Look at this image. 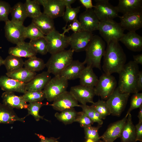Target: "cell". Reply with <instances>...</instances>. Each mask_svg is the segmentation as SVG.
I'll return each instance as SVG.
<instances>
[{
	"label": "cell",
	"mask_w": 142,
	"mask_h": 142,
	"mask_svg": "<svg viewBox=\"0 0 142 142\" xmlns=\"http://www.w3.org/2000/svg\"><path fill=\"white\" fill-rule=\"evenodd\" d=\"M127 117L125 116L122 119L110 124L104 133L100 136V139L105 142H113L120 138Z\"/></svg>",
	"instance_id": "obj_18"
},
{
	"label": "cell",
	"mask_w": 142,
	"mask_h": 142,
	"mask_svg": "<svg viewBox=\"0 0 142 142\" xmlns=\"http://www.w3.org/2000/svg\"><path fill=\"white\" fill-rule=\"evenodd\" d=\"M79 1L86 9H92L94 7V6L93 4L92 0H79Z\"/></svg>",
	"instance_id": "obj_51"
},
{
	"label": "cell",
	"mask_w": 142,
	"mask_h": 142,
	"mask_svg": "<svg viewBox=\"0 0 142 142\" xmlns=\"http://www.w3.org/2000/svg\"><path fill=\"white\" fill-rule=\"evenodd\" d=\"M85 64L84 61L81 62L78 60H73L62 71L60 75L68 80L79 78L85 67Z\"/></svg>",
	"instance_id": "obj_23"
},
{
	"label": "cell",
	"mask_w": 142,
	"mask_h": 142,
	"mask_svg": "<svg viewBox=\"0 0 142 142\" xmlns=\"http://www.w3.org/2000/svg\"><path fill=\"white\" fill-rule=\"evenodd\" d=\"M96 142H105L103 141V140H102L100 139Z\"/></svg>",
	"instance_id": "obj_56"
},
{
	"label": "cell",
	"mask_w": 142,
	"mask_h": 142,
	"mask_svg": "<svg viewBox=\"0 0 142 142\" xmlns=\"http://www.w3.org/2000/svg\"><path fill=\"white\" fill-rule=\"evenodd\" d=\"M119 23L125 30L135 31L142 27V12L123 15L119 16Z\"/></svg>",
	"instance_id": "obj_17"
},
{
	"label": "cell",
	"mask_w": 142,
	"mask_h": 142,
	"mask_svg": "<svg viewBox=\"0 0 142 142\" xmlns=\"http://www.w3.org/2000/svg\"><path fill=\"white\" fill-rule=\"evenodd\" d=\"M106 44L102 38L93 35L85 51L84 62L87 66L101 70V60L105 50Z\"/></svg>",
	"instance_id": "obj_3"
},
{
	"label": "cell",
	"mask_w": 142,
	"mask_h": 142,
	"mask_svg": "<svg viewBox=\"0 0 142 142\" xmlns=\"http://www.w3.org/2000/svg\"><path fill=\"white\" fill-rule=\"evenodd\" d=\"M142 105V93L138 92L134 94L131 97L130 106L125 116L127 117L132 110L139 108Z\"/></svg>",
	"instance_id": "obj_44"
},
{
	"label": "cell",
	"mask_w": 142,
	"mask_h": 142,
	"mask_svg": "<svg viewBox=\"0 0 142 142\" xmlns=\"http://www.w3.org/2000/svg\"><path fill=\"white\" fill-rule=\"evenodd\" d=\"M1 97L3 104L10 108L20 109L27 108L28 104L21 96L17 95L13 92H5Z\"/></svg>",
	"instance_id": "obj_24"
},
{
	"label": "cell",
	"mask_w": 142,
	"mask_h": 142,
	"mask_svg": "<svg viewBox=\"0 0 142 142\" xmlns=\"http://www.w3.org/2000/svg\"><path fill=\"white\" fill-rule=\"evenodd\" d=\"M55 29L45 36L48 52L51 54L65 49L69 45V36Z\"/></svg>",
	"instance_id": "obj_9"
},
{
	"label": "cell",
	"mask_w": 142,
	"mask_h": 142,
	"mask_svg": "<svg viewBox=\"0 0 142 142\" xmlns=\"http://www.w3.org/2000/svg\"><path fill=\"white\" fill-rule=\"evenodd\" d=\"M94 11L100 21L113 19L118 17L116 7L111 5L108 0H95Z\"/></svg>",
	"instance_id": "obj_11"
},
{
	"label": "cell",
	"mask_w": 142,
	"mask_h": 142,
	"mask_svg": "<svg viewBox=\"0 0 142 142\" xmlns=\"http://www.w3.org/2000/svg\"><path fill=\"white\" fill-rule=\"evenodd\" d=\"M99 114L102 119H105L111 114L109 109L105 101L99 99L91 105Z\"/></svg>",
	"instance_id": "obj_40"
},
{
	"label": "cell",
	"mask_w": 142,
	"mask_h": 142,
	"mask_svg": "<svg viewBox=\"0 0 142 142\" xmlns=\"http://www.w3.org/2000/svg\"><path fill=\"white\" fill-rule=\"evenodd\" d=\"M24 36L26 39L28 38L30 40L45 37L40 30L32 22L27 27H25Z\"/></svg>",
	"instance_id": "obj_38"
},
{
	"label": "cell",
	"mask_w": 142,
	"mask_h": 142,
	"mask_svg": "<svg viewBox=\"0 0 142 142\" xmlns=\"http://www.w3.org/2000/svg\"><path fill=\"white\" fill-rule=\"evenodd\" d=\"M40 5L43 6V13L53 19L62 17L65 7L61 0H37Z\"/></svg>",
	"instance_id": "obj_13"
},
{
	"label": "cell",
	"mask_w": 142,
	"mask_h": 142,
	"mask_svg": "<svg viewBox=\"0 0 142 142\" xmlns=\"http://www.w3.org/2000/svg\"><path fill=\"white\" fill-rule=\"evenodd\" d=\"M93 35L92 32L82 31L69 36V45L74 51H85Z\"/></svg>",
	"instance_id": "obj_12"
},
{
	"label": "cell",
	"mask_w": 142,
	"mask_h": 142,
	"mask_svg": "<svg viewBox=\"0 0 142 142\" xmlns=\"http://www.w3.org/2000/svg\"><path fill=\"white\" fill-rule=\"evenodd\" d=\"M24 4L28 17L33 19L38 17L42 13L40 5L37 0H26Z\"/></svg>",
	"instance_id": "obj_35"
},
{
	"label": "cell",
	"mask_w": 142,
	"mask_h": 142,
	"mask_svg": "<svg viewBox=\"0 0 142 142\" xmlns=\"http://www.w3.org/2000/svg\"><path fill=\"white\" fill-rule=\"evenodd\" d=\"M71 142H72V141H71Z\"/></svg>",
	"instance_id": "obj_57"
},
{
	"label": "cell",
	"mask_w": 142,
	"mask_h": 142,
	"mask_svg": "<svg viewBox=\"0 0 142 142\" xmlns=\"http://www.w3.org/2000/svg\"><path fill=\"white\" fill-rule=\"evenodd\" d=\"M107 44L103 56V69L108 74H119L126 64V55L118 41L112 40Z\"/></svg>",
	"instance_id": "obj_1"
},
{
	"label": "cell",
	"mask_w": 142,
	"mask_h": 142,
	"mask_svg": "<svg viewBox=\"0 0 142 142\" xmlns=\"http://www.w3.org/2000/svg\"><path fill=\"white\" fill-rule=\"evenodd\" d=\"M50 105L54 110L60 112L80 106L70 93L67 90L56 98Z\"/></svg>",
	"instance_id": "obj_16"
},
{
	"label": "cell",
	"mask_w": 142,
	"mask_h": 142,
	"mask_svg": "<svg viewBox=\"0 0 142 142\" xmlns=\"http://www.w3.org/2000/svg\"><path fill=\"white\" fill-rule=\"evenodd\" d=\"M47 71L36 74L31 81L26 83L25 90L37 91L43 90L51 78Z\"/></svg>",
	"instance_id": "obj_22"
},
{
	"label": "cell",
	"mask_w": 142,
	"mask_h": 142,
	"mask_svg": "<svg viewBox=\"0 0 142 142\" xmlns=\"http://www.w3.org/2000/svg\"><path fill=\"white\" fill-rule=\"evenodd\" d=\"M8 52L9 55L28 58L36 56L37 54L29 43L24 41L15 47H10Z\"/></svg>",
	"instance_id": "obj_25"
},
{
	"label": "cell",
	"mask_w": 142,
	"mask_h": 142,
	"mask_svg": "<svg viewBox=\"0 0 142 142\" xmlns=\"http://www.w3.org/2000/svg\"><path fill=\"white\" fill-rule=\"evenodd\" d=\"M24 66L30 71L36 72L43 69L45 67V63L42 59L35 56L26 60Z\"/></svg>",
	"instance_id": "obj_34"
},
{
	"label": "cell",
	"mask_w": 142,
	"mask_h": 142,
	"mask_svg": "<svg viewBox=\"0 0 142 142\" xmlns=\"http://www.w3.org/2000/svg\"><path fill=\"white\" fill-rule=\"evenodd\" d=\"M12 22L16 23L23 25L24 22L27 15L23 3L19 2L11 7L10 13Z\"/></svg>",
	"instance_id": "obj_30"
},
{
	"label": "cell",
	"mask_w": 142,
	"mask_h": 142,
	"mask_svg": "<svg viewBox=\"0 0 142 142\" xmlns=\"http://www.w3.org/2000/svg\"><path fill=\"white\" fill-rule=\"evenodd\" d=\"M25 84L6 75L0 77V88L6 92H16L24 94L27 91L25 89Z\"/></svg>",
	"instance_id": "obj_20"
},
{
	"label": "cell",
	"mask_w": 142,
	"mask_h": 142,
	"mask_svg": "<svg viewBox=\"0 0 142 142\" xmlns=\"http://www.w3.org/2000/svg\"><path fill=\"white\" fill-rule=\"evenodd\" d=\"M29 43L37 54L44 55L48 52L47 43L45 37L30 40Z\"/></svg>",
	"instance_id": "obj_36"
},
{
	"label": "cell",
	"mask_w": 142,
	"mask_h": 142,
	"mask_svg": "<svg viewBox=\"0 0 142 142\" xmlns=\"http://www.w3.org/2000/svg\"><path fill=\"white\" fill-rule=\"evenodd\" d=\"M25 26L9 20L5 22V36L7 40L11 43L18 44L26 39L24 36Z\"/></svg>",
	"instance_id": "obj_10"
},
{
	"label": "cell",
	"mask_w": 142,
	"mask_h": 142,
	"mask_svg": "<svg viewBox=\"0 0 142 142\" xmlns=\"http://www.w3.org/2000/svg\"><path fill=\"white\" fill-rule=\"evenodd\" d=\"M116 7L123 15L142 12V0H119Z\"/></svg>",
	"instance_id": "obj_21"
},
{
	"label": "cell",
	"mask_w": 142,
	"mask_h": 142,
	"mask_svg": "<svg viewBox=\"0 0 142 142\" xmlns=\"http://www.w3.org/2000/svg\"><path fill=\"white\" fill-rule=\"evenodd\" d=\"M63 4L65 7H71V5L74 3L76 1L75 0H61Z\"/></svg>",
	"instance_id": "obj_53"
},
{
	"label": "cell",
	"mask_w": 142,
	"mask_h": 142,
	"mask_svg": "<svg viewBox=\"0 0 142 142\" xmlns=\"http://www.w3.org/2000/svg\"><path fill=\"white\" fill-rule=\"evenodd\" d=\"M136 128L131 114L128 115L120 136L121 142H136Z\"/></svg>",
	"instance_id": "obj_28"
},
{
	"label": "cell",
	"mask_w": 142,
	"mask_h": 142,
	"mask_svg": "<svg viewBox=\"0 0 142 142\" xmlns=\"http://www.w3.org/2000/svg\"><path fill=\"white\" fill-rule=\"evenodd\" d=\"M117 83L115 77L111 75L103 74L99 77L94 88L95 95L106 100L116 88Z\"/></svg>",
	"instance_id": "obj_8"
},
{
	"label": "cell",
	"mask_w": 142,
	"mask_h": 142,
	"mask_svg": "<svg viewBox=\"0 0 142 142\" xmlns=\"http://www.w3.org/2000/svg\"><path fill=\"white\" fill-rule=\"evenodd\" d=\"M11 7L8 3L0 0V21L5 22L9 20L8 16L10 13Z\"/></svg>",
	"instance_id": "obj_45"
},
{
	"label": "cell",
	"mask_w": 142,
	"mask_h": 142,
	"mask_svg": "<svg viewBox=\"0 0 142 142\" xmlns=\"http://www.w3.org/2000/svg\"><path fill=\"white\" fill-rule=\"evenodd\" d=\"M133 61L138 64L142 65V54H140L136 55H133Z\"/></svg>",
	"instance_id": "obj_52"
},
{
	"label": "cell",
	"mask_w": 142,
	"mask_h": 142,
	"mask_svg": "<svg viewBox=\"0 0 142 142\" xmlns=\"http://www.w3.org/2000/svg\"><path fill=\"white\" fill-rule=\"evenodd\" d=\"M68 80L61 75L55 76L51 78L43 90L45 98L48 101L53 102L66 91Z\"/></svg>",
	"instance_id": "obj_6"
},
{
	"label": "cell",
	"mask_w": 142,
	"mask_h": 142,
	"mask_svg": "<svg viewBox=\"0 0 142 142\" xmlns=\"http://www.w3.org/2000/svg\"><path fill=\"white\" fill-rule=\"evenodd\" d=\"M79 78L80 84L91 88L94 87L99 79L94 72L93 68L87 66L82 71Z\"/></svg>",
	"instance_id": "obj_29"
},
{
	"label": "cell",
	"mask_w": 142,
	"mask_h": 142,
	"mask_svg": "<svg viewBox=\"0 0 142 142\" xmlns=\"http://www.w3.org/2000/svg\"><path fill=\"white\" fill-rule=\"evenodd\" d=\"M35 134L41 140L40 142H59L58 140L59 139L60 137L57 138L53 137L48 138L45 137L41 134Z\"/></svg>",
	"instance_id": "obj_49"
},
{
	"label": "cell",
	"mask_w": 142,
	"mask_h": 142,
	"mask_svg": "<svg viewBox=\"0 0 142 142\" xmlns=\"http://www.w3.org/2000/svg\"><path fill=\"white\" fill-rule=\"evenodd\" d=\"M45 36L55 29L53 19L43 13L32 19V22Z\"/></svg>",
	"instance_id": "obj_26"
},
{
	"label": "cell",
	"mask_w": 142,
	"mask_h": 142,
	"mask_svg": "<svg viewBox=\"0 0 142 142\" xmlns=\"http://www.w3.org/2000/svg\"><path fill=\"white\" fill-rule=\"evenodd\" d=\"M69 92L81 104H86L87 103H94L93 98L95 95L94 88L80 84L71 87Z\"/></svg>",
	"instance_id": "obj_14"
},
{
	"label": "cell",
	"mask_w": 142,
	"mask_h": 142,
	"mask_svg": "<svg viewBox=\"0 0 142 142\" xmlns=\"http://www.w3.org/2000/svg\"><path fill=\"white\" fill-rule=\"evenodd\" d=\"M129 93H122L116 88L106 101L111 114L119 116L124 109L130 96Z\"/></svg>",
	"instance_id": "obj_7"
},
{
	"label": "cell",
	"mask_w": 142,
	"mask_h": 142,
	"mask_svg": "<svg viewBox=\"0 0 142 142\" xmlns=\"http://www.w3.org/2000/svg\"><path fill=\"white\" fill-rule=\"evenodd\" d=\"M119 41L132 51L139 52L142 50V37L135 31H129L124 34Z\"/></svg>",
	"instance_id": "obj_19"
},
{
	"label": "cell",
	"mask_w": 142,
	"mask_h": 142,
	"mask_svg": "<svg viewBox=\"0 0 142 142\" xmlns=\"http://www.w3.org/2000/svg\"><path fill=\"white\" fill-rule=\"evenodd\" d=\"M77 112L74 108L64 110L60 113H56L55 116L59 121L65 125L71 124L75 122Z\"/></svg>",
	"instance_id": "obj_33"
},
{
	"label": "cell",
	"mask_w": 142,
	"mask_h": 142,
	"mask_svg": "<svg viewBox=\"0 0 142 142\" xmlns=\"http://www.w3.org/2000/svg\"><path fill=\"white\" fill-rule=\"evenodd\" d=\"M4 60L0 56V67L2 65H3Z\"/></svg>",
	"instance_id": "obj_55"
},
{
	"label": "cell",
	"mask_w": 142,
	"mask_h": 142,
	"mask_svg": "<svg viewBox=\"0 0 142 142\" xmlns=\"http://www.w3.org/2000/svg\"><path fill=\"white\" fill-rule=\"evenodd\" d=\"M23 100L26 103L42 102L45 98V95L43 90H27L21 96Z\"/></svg>",
	"instance_id": "obj_37"
},
{
	"label": "cell",
	"mask_w": 142,
	"mask_h": 142,
	"mask_svg": "<svg viewBox=\"0 0 142 142\" xmlns=\"http://www.w3.org/2000/svg\"><path fill=\"white\" fill-rule=\"evenodd\" d=\"M63 29L64 30L63 33L65 34L66 32H68V31L70 30L72 31L74 33L77 32L82 31L80 23L77 19L71 22L70 24L68 26L67 29L64 27Z\"/></svg>",
	"instance_id": "obj_47"
},
{
	"label": "cell",
	"mask_w": 142,
	"mask_h": 142,
	"mask_svg": "<svg viewBox=\"0 0 142 142\" xmlns=\"http://www.w3.org/2000/svg\"><path fill=\"white\" fill-rule=\"evenodd\" d=\"M37 74L36 72L30 71L24 67L12 72H7L6 76L18 81L27 83Z\"/></svg>",
	"instance_id": "obj_31"
},
{
	"label": "cell",
	"mask_w": 142,
	"mask_h": 142,
	"mask_svg": "<svg viewBox=\"0 0 142 142\" xmlns=\"http://www.w3.org/2000/svg\"><path fill=\"white\" fill-rule=\"evenodd\" d=\"M98 30L107 43L112 40L119 42L124 34V30L113 19L100 21Z\"/></svg>",
	"instance_id": "obj_5"
},
{
	"label": "cell",
	"mask_w": 142,
	"mask_h": 142,
	"mask_svg": "<svg viewBox=\"0 0 142 142\" xmlns=\"http://www.w3.org/2000/svg\"><path fill=\"white\" fill-rule=\"evenodd\" d=\"M75 122L79 123L81 127L84 128L91 126L94 122L83 111L77 112Z\"/></svg>",
	"instance_id": "obj_46"
},
{
	"label": "cell",
	"mask_w": 142,
	"mask_h": 142,
	"mask_svg": "<svg viewBox=\"0 0 142 142\" xmlns=\"http://www.w3.org/2000/svg\"><path fill=\"white\" fill-rule=\"evenodd\" d=\"M74 52L70 49L51 54L45 63L47 71L54 76L60 75L62 71L73 60Z\"/></svg>",
	"instance_id": "obj_4"
},
{
	"label": "cell",
	"mask_w": 142,
	"mask_h": 142,
	"mask_svg": "<svg viewBox=\"0 0 142 142\" xmlns=\"http://www.w3.org/2000/svg\"><path fill=\"white\" fill-rule=\"evenodd\" d=\"M139 71L138 65L133 61H130L125 64L119 73L118 88L121 93L134 94L139 92L136 81Z\"/></svg>",
	"instance_id": "obj_2"
},
{
	"label": "cell",
	"mask_w": 142,
	"mask_h": 142,
	"mask_svg": "<svg viewBox=\"0 0 142 142\" xmlns=\"http://www.w3.org/2000/svg\"><path fill=\"white\" fill-rule=\"evenodd\" d=\"M25 118L19 117L13 109L0 103V124H12L18 121L24 123Z\"/></svg>",
	"instance_id": "obj_27"
},
{
	"label": "cell",
	"mask_w": 142,
	"mask_h": 142,
	"mask_svg": "<svg viewBox=\"0 0 142 142\" xmlns=\"http://www.w3.org/2000/svg\"><path fill=\"white\" fill-rule=\"evenodd\" d=\"M136 86L138 91L142 90V71H139L136 81Z\"/></svg>",
	"instance_id": "obj_50"
},
{
	"label": "cell",
	"mask_w": 142,
	"mask_h": 142,
	"mask_svg": "<svg viewBox=\"0 0 142 142\" xmlns=\"http://www.w3.org/2000/svg\"><path fill=\"white\" fill-rule=\"evenodd\" d=\"M81 7L79 6L75 8H72L71 7H65L66 9L62 17L67 24L77 19V15L80 11Z\"/></svg>",
	"instance_id": "obj_43"
},
{
	"label": "cell",
	"mask_w": 142,
	"mask_h": 142,
	"mask_svg": "<svg viewBox=\"0 0 142 142\" xmlns=\"http://www.w3.org/2000/svg\"><path fill=\"white\" fill-rule=\"evenodd\" d=\"M45 105L42 102H30L28 104L27 109L28 110V114L27 115H31L37 121H39L40 119H44L47 121L48 120L44 119L43 116H42L39 114V112L40 108L43 106Z\"/></svg>",
	"instance_id": "obj_41"
},
{
	"label": "cell",
	"mask_w": 142,
	"mask_h": 142,
	"mask_svg": "<svg viewBox=\"0 0 142 142\" xmlns=\"http://www.w3.org/2000/svg\"><path fill=\"white\" fill-rule=\"evenodd\" d=\"M84 113L86 114L94 122L102 125L103 121L98 112L91 106L87 104L80 105Z\"/></svg>",
	"instance_id": "obj_39"
},
{
	"label": "cell",
	"mask_w": 142,
	"mask_h": 142,
	"mask_svg": "<svg viewBox=\"0 0 142 142\" xmlns=\"http://www.w3.org/2000/svg\"><path fill=\"white\" fill-rule=\"evenodd\" d=\"M136 141H142V122L138 123L135 125Z\"/></svg>",
	"instance_id": "obj_48"
},
{
	"label": "cell",
	"mask_w": 142,
	"mask_h": 142,
	"mask_svg": "<svg viewBox=\"0 0 142 142\" xmlns=\"http://www.w3.org/2000/svg\"><path fill=\"white\" fill-rule=\"evenodd\" d=\"M24 63L22 58L9 55L4 60L3 65L7 72H12L23 68Z\"/></svg>",
	"instance_id": "obj_32"
},
{
	"label": "cell",
	"mask_w": 142,
	"mask_h": 142,
	"mask_svg": "<svg viewBox=\"0 0 142 142\" xmlns=\"http://www.w3.org/2000/svg\"><path fill=\"white\" fill-rule=\"evenodd\" d=\"M82 31L91 32L98 30L100 21L93 9H86L79 16Z\"/></svg>",
	"instance_id": "obj_15"
},
{
	"label": "cell",
	"mask_w": 142,
	"mask_h": 142,
	"mask_svg": "<svg viewBox=\"0 0 142 142\" xmlns=\"http://www.w3.org/2000/svg\"><path fill=\"white\" fill-rule=\"evenodd\" d=\"M138 117L139 119V123L142 122V105L139 107Z\"/></svg>",
	"instance_id": "obj_54"
},
{
	"label": "cell",
	"mask_w": 142,
	"mask_h": 142,
	"mask_svg": "<svg viewBox=\"0 0 142 142\" xmlns=\"http://www.w3.org/2000/svg\"><path fill=\"white\" fill-rule=\"evenodd\" d=\"M102 125H98L96 126H90L84 128L85 138L87 140H90L96 142L100 140L98 134L99 129Z\"/></svg>",
	"instance_id": "obj_42"
}]
</instances>
